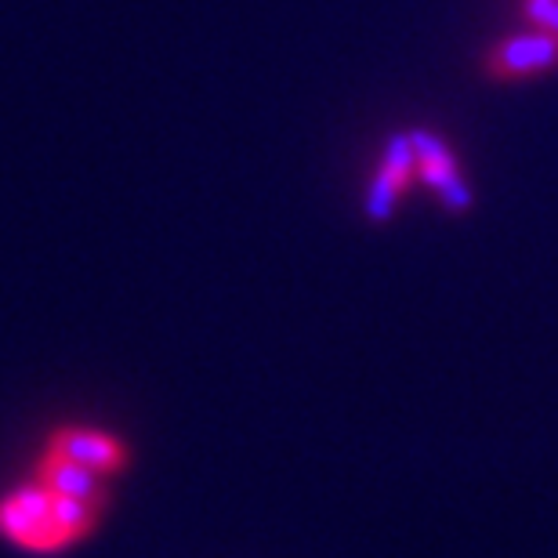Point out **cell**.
I'll return each instance as SVG.
<instances>
[{"instance_id":"cell-2","label":"cell","mask_w":558,"mask_h":558,"mask_svg":"<svg viewBox=\"0 0 558 558\" xmlns=\"http://www.w3.org/2000/svg\"><path fill=\"white\" fill-rule=\"evenodd\" d=\"M44 450L59 453L65 461L109 478V483L131 468V446L113 432L95 428V424H59V428L44 439Z\"/></svg>"},{"instance_id":"cell-1","label":"cell","mask_w":558,"mask_h":558,"mask_svg":"<svg viewBox=\"0 0 558 558\" xmlns=\"http://www.w3.org/2000/svg\"><path fill=\"white\" fill-rule=\"evenodd\" d=\"M109 508L51 494L37 478L0 494V541L26 555H62L92 541Z\"/></svg>"},{"instance_id":"cell-8","label":"cell","mask_w":558,"mask_h":558,"mask_svg":"<svg viewBox=\"0 0 558 558\" xmlns=\"http://www.w3.org/2000/svg\"><path fill=\"white\" fill-rule=\"evenodd\" d=\"M522 15L533 29L555 33L558 37V0H522Z\"/></svg>"},{"instance_id":"cell-6","label":"cell","mask_w":558,"mask_h":558,"mask_svg":"<svg viewBox=\"0 0 558 558\" xmlns=\"http://www.w3.org/2000/svg\"><path fill=\"white\" fill-rule=\"evenodd\" d=\"M381 167L388 174L399 178V185L410 189V182L417 178V156H414V142H410V131H399L385 142V160Z\"/></svg>"},{"instance_id":"cell-3","label":"cell","mask_w":558,"mask_h":558,"mask_svg":"<svg viewBox=\"0 0 558 558\" xmlns=\"http://www.w3.org/2000/svg\"><path fill=\"white\" fill-rule=\"evenodd\" d=\"M486 76L494 81H522V76H537L558 70V37L544 29L511 33V37L497 40L483 59Z\"/></svg>"},{"instance_id":"cell-9","label":"cell","mask_w":558,"mask_h":558,"mask_svg":"<svg viewBox=\"0 0 558 558\" xmlns=\"http://www.w3.org/2000/svg\"><path fill=\"white\" fill-rule=\"evenodd\" d=\"M439 199L446 210H453V215H464L468 207H472V185L464 182V174H457L453 182H446L439 189Z\"/></svg>"},{"instance_id":"cell-4","label":"cell","mask_w":558,"mask_h":558,"mask_svg":"<svg viewBox=\"0 0 558 558\" xmlns=\"http://www.w3.org/2000/svg\"><path fill=\"white\" fill-rule=\"evenodd\" d=\"M40 486H48L51 494H62V497H73V500H84V505H98V508H113V483L87 468L65 461V457L44 450L37 453L33 461V475Z\"/></svg>"},{"instance_id":"cell-7","label":"cell","mask_w":558,"mask_h":558,"mask_svg":"<svg viewBox=\"0 0 558 558\" xmlns=\"http://www.w3.org/2000/svg\"><path fill=\"white\" fill-rule=\"evenodd\" d=\"M410 142H414V156H417V167H435V163H457L450 145H446L442 135H435L428 128H414L410 131Z\"/></svg>"},{"instance_id":"cell-5","label":"cell","mask_w":558,"mask_h":558,"mask_svg":"<svg viewBox=\"0 0 558 558\" xmlns=\"http://www.w3.org/2000/svg\"><path fill=\"white\" fill-rule=\"evenodd\" d=\"M403 196V185H399L396 174H388L385 167H377L371 189H366V218L371 221H388L396 215V204Z\"/></svg>"}]
</instances>
